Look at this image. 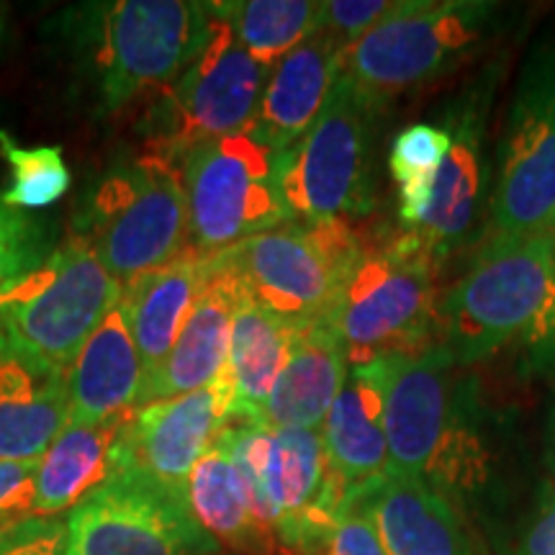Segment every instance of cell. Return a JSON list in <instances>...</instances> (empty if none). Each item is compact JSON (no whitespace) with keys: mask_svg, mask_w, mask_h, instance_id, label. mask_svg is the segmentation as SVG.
Segmentation results:
<instances>
[{"mask_svg":"<svg viewBox=\"0 0 555 555\" xmlns=\"http://www.w3.org/2000/svg\"><path fill=\"white\" fill-rule=\"evenodd\" d=\"M437 330L455 365L519 350L535 371H555L551 232L486 240L461 281L437 298Z\"/></svg>","mask_w":555,"mask_h":555,"instance_id":"obj_1","label":"cell"},{"mask_svg":"<svg viewBox=\"0 0 555 555\" xmlns=\"http://www.w3.org/2000/svg\"><path fill=\"white\" fill-rule=\"evenodd\" d=\"M384 401L388 470L425 481L440 494L481 491L491 455L474 422L466 378L440 343L367 363Z\"/></svg>","mask_w":555,"mask_h":555,"instance_id":"obj_2","label":"cell"},{"mask_svg":"<svg viewBox=\"0 0 555 555\" xmlns=\"http://www.w3.org/2000/svg\"><path fill=\"white\" fill-rule=\"evenodd\" d=\"M509 9L494 0H404L343 52L339 78L371 111L429 86L499 37Z\"/></svg>","mask_w":555,"mask_h":555,"instance_id":"obj_3","label":"cell"},{"mask_svg":"<svg viewBox=\"0 0 555 555\" xmlns=\"http://www.w3.org/2000/svg\"><path fill=\"white\" fill-rule=\"evenodd\" d=\"M80 237L124 288L189 249L178 159L147 150L108 170L90 193Z\"/></svg>","mask_w":555,"mask_h":555,"instance_id":"obj_4","label":"cell"},{"mask_svg":"<svg viewBox=\"0 0 555 555\" xmlns=\"http://www.w3.org/2000/svg\"><path fill=\"white\" fill-rule=\"evenodd\" d=\"M435 270L406 232L363 249L327 319L350 367L435 345Z\"/></svg>","mask_w":555,"mask_h":555,"instance_id":"obj_5","label":"cell"},{"mask_svg":"<svg viewBox=\"0 0 555 555\" xmlns=\"http://www.w3.org/2000/svg\"><path fill=\"white\" fill-rule=\"evenodd\" d=\"M363 249L350 221L330 219L286 221L221 255L247 298L296 327H307L330 319Z\"/></svg>","mask_w":555,"mask_h":555,"instance_id":"obj_6","label":"cell"},{"mask_svg":"<svg viewBox=\"0 0 555 555\" xmlns=\"http://www.w3.org/2000/svg\"><path fill=\"white\" fill-rule=\"evenodd\" d=\"M486 240H522L555 227V29L519 67L496 144Z\"/></svg>","mask_w":555,"mask_h":555,"instance_id":"obj_7","label":"cell"},{"mask_svg":"<svg viewBox=\"0 0 555 555\" xmlns=\"http://www.w3.org/2000/svg\"><path fill=\"white\" fill-rule=\"evenodd\" d=\"M189 249L217 258L291 221L275 180V152L255 131L196 144L178 159Z\"/></svg>","mask_w":555,"mask_h":555,"instance_id":"obj_8","label":"cell"},{"mask_svg":"<svg viewBox=\"0 0 555 555\" xmlns=\"http://www.w3.org/2000/svg\"><path fill=\"white\" fill-rule=\"evenodd\" d=\"M211 26L191 65L157 95L150 108L152 152L180 159L196 144L253 131L270 67L240 44L229 24L214 9Z\"/></svg>","mask_w":555,"mask_h":555,"instance_id":"obj_9","label":"cell"},{"mask_svg":"<svg viewBox=\"0 0 555 555\" xmlns=\"http://www.w3.org/2000/svg\"><path fill=\"white\" fill-rule=\"evenodd\" d=\"M124 286L86 237H69L0 301V327L67 371L95 327L121 304Z\"/></svg>","mask_w":555,"mask_h":555,"instance_id":"obj_10","label":"cell"},{"mask_svg":"<svg viewBox=\"0 0 555 555\" xmlns=\"http://www.w3.org/2000/svg\"><path fill=\"white\" fill-rule=\"evenodd\" d=\"M371 114L337 78L314 127L275 155L278 191L291 221H350L371 211Z\"/></svg>","mask_w":555,"mask_h":555,"instance_id":"obj_11","label":"cell"},{"mask_svg":"<svg viewBox=\"0 0 555 555\" xmlns=\"http://www.w3.org/2000/svg\"><path fill=\"white\" fill-rule=\"evenodd\" d=\"M211 18V3L191 0H116L101 5L93 57L106 108H127L170 88L198 54Z\"/></svg>","mask_w":555,"mask_h":555,"instance_id":"obj_12","label":"cell"},{"mask_svg":"<svg viewBox=\"0 0 555 555\" xmlns=\"http://www.w3.org/2000/svg\"><path fill=\"white\" fill-rule=\"evenodd\" d=\"M217 547L185 494L134 470H114L67 515V555H211Z\"/></svg>","mask_w":555,"mask_h":555,"instance_id":"obj_13","label":"cell"},{"mask_svg":"<svg viewBox=\"0 0 555 555\" xmlns=\"http://www.w3.org/2000/svg\"><path fill=\"white\" fill-rule=\"evenodd\" d=\"M229 427L217 380L183 397L137 406L124 425L119 466L185 494L191 470Z\"/></svg>","mask_w":555,"mask_h":555,"instance_id":"obj_14","label":"cell"},{"mask_svg":"<svg viewBox=\"0 0 555 555\" xmlns=\"http://www.w3.org/2000/svg\"><path fill=\"white\" fill-rule=\"evenodd\" d=\"M67 425V371L0 327V461L37 463Z\"/></svg>","mask_w":555,"mask_h":555,"instance_id":"obj_15","label":"cell"},{"mask_svg":"<svg viewBox=\"0 0 555 555\" xmlns=\"http://www.w3.org/2000/svg\"><path fill=\"white\" fill-rule=\"evenodd\" d=\"M242 298H245V288L234 270L227 266L224 255L208 260L204 288H201L170 356L144 380L139 406L183 397V393L214 384V378L227 363L229 337H232L234 314H237Z\"/></svg>","mask_w":555,"mask_h":555,"instance_id":"obj_16","label":"cell"},{"mask_svg":"<svg viewBox=\"0 0 555 555\" xmlns=\"http://www.w3.org/2000/svg\"><path fill=\"white\" fill-rule=\"evenodd\" d=\"M388 555H474V543L450 499L425 481L388 470L352 494Z\"/></svg>","mask_w":555,"mask_h":555,"instance_id":"obj_17","label":"cell"},{"mask_svg":"<svg viewBox=\"0 0 555 555\" xmlns=\"http://www.w3.org/2000/svg\"><path fill=\"white\" fill-rule=\"evenodd\" d=\"M343 47L317 29L270 69L253 131L275 155L314 127L343 69Z\"/></svg>","mask_w":555,"mask_h":555,"instance_id":"obj_18","label":"cell"},{"mask_svg":"<svg viewBox=\"0 0 555 555\" xmlns=\"http://www.w3.org/2000/svg\"><path fill=\"white\" fill-rule=\"evenodd\" d=\"M144 378L147 373L131 337L127 309L119 304L67 365L69 422L95 427L134 412Z\"/></svg>","mask_w":555,"mask_h":555,"instance_id":"obj_19","label":"cell"},{"mask_svg":"<svg viewBox=\"0 0 555 555\" xmlns=\"http://www.w3.org/2000/svg\"><path fill=\"white\" fill-rule=\"evenodd\" d=\"M450 144L433 183L429 211L420 229L406 232L437 266L468 240L483 196V108L476 101L457 116Z\"/></svg>","mask_w":555,"mask_h":555,"instance_id":"obj_20","label":"cell"},{"mask_svg":"<svg viewBox=\"0 0 555 555\" xmlns=\"http://www.w3.org/2000/svg\"><path fill=\"white\" fill-rule=\"evenodd\" d=\"M298 327L270 314L253 298H242L229 337L227 363L214 378L224 393L229 425L262 427L268 397L273 391Z\"/></svg>","mask_w":555,"mask_h":555,"instance_id":"obj_21","label":"cell"},{"mask_svg":"<svg viewBox=\"0 0 555 555\" xmlns=\"http://www.w3.org/2000/svg\"><path fill=\"white\" fill-rule=\"evenodd\" d=\"M347 376L350 363L345 347L327 319L298 327L286 365L268 397L262 427L322 429Z\"/></svg>","mask_w":555,"mask_h":555,"instance_id":"obj_22","label":"cell"},{"mask_svg":"<svg viewBox=\"0 0 555 555\" xmlns=\"http://www.w3.org/2000/svg\"><path fill=\"white\" fill-rule=\"evenodd\" d=\"M131 414V412H129ZM129 414L103 425H69L52 442L34 468V506L37 517H65L119 466V448Z\"/></svg>","mask_w":555,"mask_h":555,"instance_id":"obj_23","label":"cell"},{"mask_svg":"<svg viewBox=\"0 0 555 555\" xmlns=\"http://www.w3.org/2000/svg\"><path fill=\"white\" fill-rule=\"evenodd\" d=\"M322 440L330 468L350 491V499L388 474L384 401L371 365L350 367L322 425Z\"/></svg>","mask_w":555,"mask_h":555,"instance_id":"obj_24","label":"cell"},{"mask_svg":"<svg viewBox=\"0 0 555 555\" xmlns=\"http://www.w3.org/2000/svg\"><path fill=\"white\" fill-rule=\"evenodd\" d=\"M185 504L204 532L234 555H283L273 530L260 522L224 442H214L185 483Z\"/></svg>","mask_w":555,"mask_h":555,"instance_id":"obj_25","label":"cell"},{"mask_svg":"<svg viewBox=\"0 0 555 555\" xmlns=\"http://www.w3.org/2000/svg\"><path fill=\"white\" fill-rule=\"evenodd\" d=\"M208 260L211 258H201L193 249H185L168 266L152 270L124 288L121 304L127 309L131 337H134L147 376H152L170 356L172 345L204 288Z\"/></svg>","mask_w":555,"mask_h":555,"instance_id":"obj_26","label":"cell"},{"mask_svg":"<svg viewBox=\"0 0 555 555\" xmlns=\"http://www.w3.org/2000/svg\"><path fill=\"white\" fill-rule=\"evenodd\" d=\"M214 9L240 44L270 69L319 29L314 0H234L214 3Z\"/></svg>","mask_w":555,"mask_h":555,"instance_id":"obj_27","label":"cell"},{"mask_svg":"<svg viewBox=\"0 0 555 555\" xmlns=\"http://www.w3.org/2000/svg\"><path fill=\"white\" fill-rule=\"evenodd\" d=\"M453 134L435 124H412L401 129L388 152V170L399 185V224L401 232L420 229L429 211L433 183L446 159Z\"/></svg>","mask_w":555,"mask_h":555,"instance_id":"obj_28","label":"cell"},{"mask_svg":"<svg viewBox=\"0 0 555 555\" xmlns=\"http://www.w3.org/2000/svg\"><path fill=\"white\" fill-rule=\"evenodd\" d=\"M0 152L9 159L11 183L3 191L5 206L34 211L65 196L69 189V170L57 147H21L9 131H0Z\"/></svg>","mask_w":555,"mask_h":555,"instance_id":"obj_29","label":"cell"},{"mask_svg":"<svg viewBox=\"0 0 555 555\" xmlns=\"http://www.w3.org/2000/svg\"><path fill=\"white\" fill-rule=\"evenodd\" d=\"M52 253L50 232L31 211L0 201V301L29 278Z\"/></svg>","mask_w":555,"mask_h":555,"instance_id":"obj_30","label":"cell"},{"mask_svg":"<svg viewBox=\"0 0 555 555\" xmlns=\"http://www.w3.org/2000/svg\"><path fill=\"white\" fill-rule=\"evenodd\" d=\"M404 0H324L319 3V29H324L343 50L397 13Z\"/></svg>","mask_w":555,"mask_h":555,"instance_id":"obj_31","label":"cell"},{"mask_svg":"<svg viewBox=\"0 0 555 555\" xmlns=\"http://www.w3.org/2000/svg\"><path fill=\"white\" fill-rule=\"evenodd\" d=\"M0 555H67V517L29 515L0 527Z\"/></svg>","mask_w":555,"mask_h":555,"instance_id":"obj_32","label":"cell"},{"mask_svg":"<svg viewBox=\"0 0 555 555\" xmlns=\"http://www.w3.org/2000/svg\"><path fill=\"white\" fill-rule=\"evenodd\" d=\"M319 555H388L380 545V540L367 522L365 515H360L356 506L337 517L332 530L324 538Z\"/></svg>","mask_w":555,"mask_h":555,"instance_id":"obj_33","label":"cell"},{"mask_svg":"<svg viewBox=\"0 0 555 555\" xmlns=\"http://www.w3.org/2000/svg\"><path fill=\"white\" fill-rule=\"evenodd\" d=\"M37 463L0 461V527L31 515Z\"/></svg>","mask_w":555,"mask_h":555,"instance_id":"obj_34","label":"cell"},{"mask_svg":"<svg viewBox=\"0 0 555 555\" xmlns=\"http://www.w3.org/2000/svg\"><path fill=\"white\" fill-rule=\"evenodd\" d=\"M515 555H555V483L545 486Z\"/></svg>","mask_w":555,"mask_h":555,"instance_id":"obj_35","label":"cell"},{"mask_svg":"<svg viewBox=\"0 0 555 555\" xmlns=\"http://www.w3.org/2000/svg\"><path fill=\"white\" fill-rule=\"evenodd\" d=\"M547 457H551V468L555 470V429L551 435V446H547Z\"/></svg>","mask_w":555,"mask_h":555,"instance_id":"obj_36","label":"cell"},{"mask_svg":"<svg viewBox=\"0 0 555 555\" xmlns=\"http://www.w3.org/2000/svg\"><path fill=\"white\" fill-rule=\"evenodd\" d=\"M3 18H5V5H0V31H3Z\"/></svg>","mask_w":555,"mask_h":555,"instance_id":"obj_37","label":"cell"},{"mask_svg":"<svg viewBox=\"0 0 555 555\" xmlns=\"http://www.w3.org/2000/svg\"><path fill=\"white\" fill-rule=\"evenodd\" d=\"M551 237H553V249H555V227L551 229Z\"/></svg>","mask_w":555,"mask_h":555,"instance_id":"obj_38","label":"cell"}]
</instances>
